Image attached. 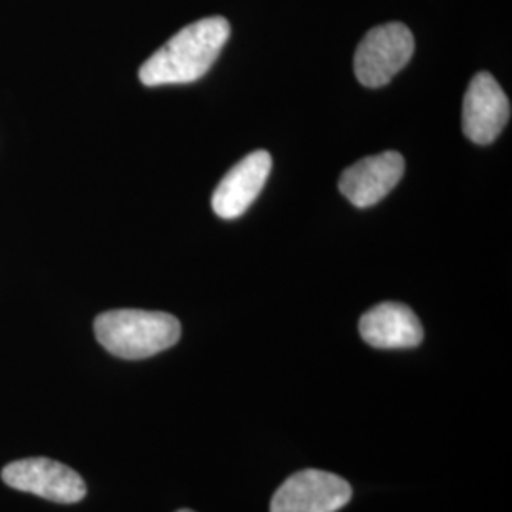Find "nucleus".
I'll return each instance as SVG.
<instances>
[{"label": "nucleus", "mask_w": 512, "mask_h": 512, "mask_svg": "<svg viewBox=\"0 0 512 512\" xmlns=\"http://www.w3.org/2000/svg\"><path fill=\"white\" fill-rule=\"evenodd\" d=\"M2 480L10 488L42 499L71 505L86 497V482L74 469L48 458L12 461L2 469Z\"/></svg>", "instance_id": "nucleus-4"}, {"label": "nucleus", "mask_w": 512, "mask_h": 512, "mask_svg": "<svg viewBox=\"0 0 512 512\" xmlns=\"http://www.w3.org/2000/svg\"><path fill=\"white\" fill-rule=\"evenodd\" d=\"M228 37L230 23L224 18L194 21L148 57L139 78L148 88L196 82L215 65Z\"/></svg>", "instance_id": "nucleus-1"}, {"label": "nucleus", "mask_w": 512, "mask_h": 512, "mask_svg": "<svg viewBox=\"0 0 512 512\" xmlns=\"http://www.w3.org/2000/svg\"><path fill=\"white\" fill-rule=\"evenodd\" d=\"M272 171V156L266 150H256L234 165L213 192V211L220 219L241 217L262 192Z\"/></svg>", "instance_id": "nucleus-8"}, {"label": "nucleus", "mask_w": 512, "mask_h": 512, "mask_svg": "<svg viewBox=\"0 0 512 512\" xmlns=\"http://www.w3.org/2000/svg\"><path fill=\"white\" fill-rule=\"evenodd\" d=\"M511 118V103L490 73H478L471 80L463 101V133L476 145H490Z\"/></svg>", "instance_id": "nucleus-6"}, {"label": "nucleus", "mask_w": 512, "mask_h": 512, "mask_svg": "<svg viewBox=\"0 0 512 512\" xmlns=\"http://www.w3.org/2000/svg\"><path fill=\"white\" fill-rule=\"evenodd\" d=\"M177 512H194V511H190V509H181V511H177Z\"/></svg>", "instance_id": "nucleus-10"}, {"label": "nucleus", "mask_w": 512, "mask_h": 512, "mask_svg": "<svg viewBox=\"0 0 512 512\" xmlns=\"http://www.w3.org/2000/svg\"><path fill=\"white\" fill-rule=\"evenodd\" d=\"M359 332L366 344L376 349L416 348L423 340L418 315L399 302H384L366 311Z\"/></svg>", "instance_id": "nucleus-9"}, {"label": "nucleus", "mask_w": 512, "mask_h": 512, "mask_svg": "<svg viewBox=\"0 0 512 512\" xmlns=\"http://www.w3.org/2000/svg\"><path fill=\"white\" fill-rule=\"evenodd\" d=\"M93 330L103 348L128 361L158 355L181 338L179 319L164 311H105L95 319Z\"/></svg>", "instance_id": "nucleus-2"}, {"label": "nucleus", "mask_w": 512, "mask_h": 512, "mask_svg": "<svg viewBox=\"0 0 512 512\" xmlns=\"http://www.w3.org/2000/svg\"><path fill=\"white\" fill-rule=\"evenodd\" d=\"M416 42L403 23L374 27L355 54V74L366 88H382L403 71L414 55Z\"/></svg>", "instance_id": "nucleus-3"}, {"label": "nucleus", "mask_w": 512, "mask_h": 512, "mask_svg": "<svg viewBox=\"0 0 512 512\" xmlns=\"http://www.w3.org/2000/svg\"><path fill=\"white\" fill-rule=\"evenodd\" d=\"M403 175V156L395 150H389L363 158L348 167L340 177L338 188L349 203L359 209H366L382 202L401 183Z\"/></svg>", "instance_id": "nucleus-7"}, {"label": "nucleus", "mask_w": 512, "mask_h": 512, "mask_svg": "<svg viewBox=\"0 0 512 512\" xmlns=\"http://www.w3.org/2000/svg\"><path fill=\"white\" fill-rule=\"evenodd\" d=\"M351 495V486L342 476L306 469L279 486L270 512H338L348 505Z\"/></svg>", "instance_id": "nucleus-5"}]
</instances>
